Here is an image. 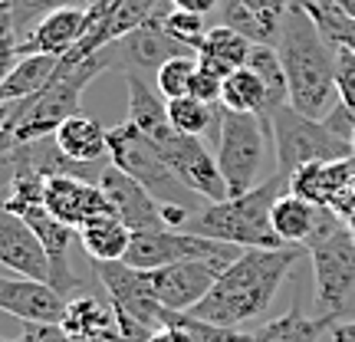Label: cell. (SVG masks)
I'll list each match as a JSON object with an SVG mask.
<instances>
[{"label": "cell", "instance_id": "obj_23", "mask_svg": "<svg viewBox=\"0 0 355 342\" xmlns=\"http://www.w3.org/2000/svg\"><path fill=\"white\" fill-rule=\"evenodd\" d=\"M319 211L322 207H316L313 201H306L293 191H283L270 211L273 234L283 241V247H303L306 250V241L313 237V230L319 224Z\"/></svg>", "mask_w": 355, "mask_h": 342}, {"label": "cell", "instance_id": "obj_47", "mask_svg": "<svg viewBox=\"0 0 355 342\" xmlns=\"http://www.w3.org/2000/svg\"><path fill=\"white\" fill-rule=\"evenodd\" d=\"M92 3H96V0H92Z\"/></svg>", "mask_w": 355, "mask_h": 342}, {"label": "cell", "instance_id": "obj_11", "mask_svg": "<svg viewBox=\"0 0 355 342\" xmlns=\"http://www.w3.org/2000/svg\"><path fill=\"white\" fill-rule=\"evenodd\" d=\"M96 280L102 283V290L109 293V306L119 313H128L139 323L152 326V330H165L168 319L175 309L162 306V300L155 296L148 273L128 266L125 260H112V264H92Z\"/></svg>", "mask_w": 355, "mask_h": 342}, {"label": "cell", "instance_id": "obj_5", "mask_svg": "<svg viewBox=\"0 0 355 342\" xmlns=\"http://www.w3.org/2000/svg\"><path fill=\"white\" fill-rule=\"evenodd\" d=\"M105 73L99 53H92L89 60L73 66H56V76L40 89L37 96H30L24 102H13L10 128L3 135H10L13 142H40L53 139L56 128L63 126L66 119L79 115V102H83V89L96 76Z\"/></svg>", "mask_w": 355, "mask_h": 342}, {"label": "cell", "instance_id": "obj_15", "mask_svg": "<svg viewBox=\"0 0 355 342\" xmlns=\"http://www.w3.org/2000/svg\"><path fill=\"white\" fill-rule=\"evenodd\" d=\"M0 266H7L17 277L50 283V260L40 237L24 217L7 211L3 204H0Z\"/></svg>", "mask_w": 355, "mask_h": 342}, {"label": "cell", "instance_id": "obj_10", "mask_svg": "<svg viewBox=\"0 0 355 342\" xmlns=\"http://www.w3.org/2000/svg\"><path fill=\"white\" fill-rule=\"evenodd\" d=\"M243 250L234 243L207 241L188 230L175 228H145L132 230V243H128L125 264L135 270H162V266L181 264V260H198V257H241Z\"/></svg>", "mask_w": 355, "mask_h": 342}, {"label": "cell", "instance_id": "obj_8", "mask_svg": "<svg viewBox=\"0 0 355 342\" xmlns=\"http://www.w3.org/2000/svg\"><path fill=\"white\" fill-rule=\"evenodd\" d=\"M270 132H273V145H277V171L286 178H293L306 165L339 162V158L355 155L349 142L336 139L322 126V119H309V115L296 112L293 105H283L270 115Z\"/></svg>", "mask_w": 355, "mask_h": 342}, {"label": "cell", "instance_id": "obj_14", "mask_svg": "<svg viewBox=\"0 0 355 342\" xmlns=\"http://www.w3.org/2000/svg\"><path fill=\"white\" fill-rule=\"evenodd\" d=\"M43 204H46V211L56 221H63L66 228H73V230H79L83 224L96 221L102 214H112L99 185H92V181L76 178V175L43 178Z\"/></svg>", "mask_w": 355, "mask_h": 342}, {"label": "cell", "instance_id": "obj_43", "mask_svg": "<svg viewBox=\"0 0 355 342\" xmlns=\"http://www.w3.org/2000/svg\"><path fill=\"white\" fill-rule=\"evenodd\" d=\"M152 342H178V336L171 330H155L152 332Z\"/></svg>", "mask_w": 355, "mask_h": 342}, {"label": "cell", "instance_id": "obj_42", "mask_svg": "<svg viewBox=\"0 0 355 342\" xmlns=\"http://www.w3.org/2000/svg\"><path fill=\"white\" fill-rule=\"evenodd\" d=\"M332 342H355V319H343L332 326Z\"/></svg>", "mask_w": 355, "mask_h": 342}, {"label": "cell", "instance_id": "obj_18", "mask_svg": "<svg viewBox=\"0 0 355 342\" xmlns=\"http://www.w3.org/2000/svg\"><path fill=\"white\" fill-rule=\"evenodd\" d=\"M89 30V7H60V10L46 13L24 40L17 53L30 56V53H46L63 60L69 50H76V43L86 37Z\"/></svg>", "mask_w": 355, "mask_h": 342}, {"label": "cell", "instance_id": "obj_39", "mask_svg": "<svg viewBox=\"0 0 355 342\" xmlns=\"http://www.w3.org/2000/svg\"><path fill=\"white\" fill-rule=\"evenodd\" d=\"M0 342H76V339H69L56 323H24V332L17 339H3L0 336Z\"/></svg>", "mask_w": 355, "mask_h": 342}, {"label": "cell", "instance_id": "obj_44", "mask_svg": "<svg viewBox=\"0 0 355 342\" xmlns=\"http://www.w3.org/2000/svg\"><path fill=\"white\" fill-rule=\"evenodd\" d=\"M336 3H339V7H343L349 17H355V0H336Z\"/></svg>", "mask_w": 355, "mask_h": 342}, {"label": "cell", "instance_id": "obj_38", "mask_svg": "<svg viewBox=\"0 0 355 342\" xmlns=\"http://www.w3.org/2000/svg\"><path fill=\"white\" fill-rule=\"evenodd\" d=\"M220 92H224V79L198 66V73H194V79H191L188 96H194V99L207 102V105H217V102H220Z\"/></svg>", "mask_w": 355, "mask_h": 342}, {"label": "cell", "instance_id": "obj_25", "mask_svg": "<svg viewBox=\"0 0 355 342\" xmlns=\"http://www.w3.org/2000/svg\"><path fill=\"white\" fill-rule=\"evenodd\" d=\"M56 66H60V60H56V56H46V53L20 56V60L13 63V69L7 73V79L0 83V105L24 102V99H30V96H37L40 89L56 76Z\"/></svg>", "mask_w": 355, "mask_h": 342}, {"label": "cell", "instance_id": "obj_30", "mask_svg": "<svg viewBox=\"0 0 355 342\" xmlns=\"http://www.w3.org/2000/svg\"><path fill=\"white\" fill-rule=\"evenodd\" d=\"M296 3L309 13V20L332 46H345L355 53V17H349L336 0H296Z\"/></svg>", "mask_w": 355, "mask_h": 342}, {"label": "cell", "instance_id": "obj_26", "mask_svg": "<svg viewBox=\"0 0 355 342\" xmlns=\"http://www.w3.org/2000/svg\"><path fill=\"white\" fill-rule=\"evenodd\" d=\"M336 326V319L329 316H306L300 306H293L286 316H277L263 323L254 332L250 342H319L322 332H329Z\"/></svg>", "mask_w": 355, "mask_h": 342}, {"label": "cell", "instance_id": "obj_46", "mask_svg": "<svg viewBox=\"0 0 355 342\" xmlns=\"http://www.w3.org/2000/svg\"><path fill=\"white\" fill-rule=\"evenodd\" d=\"M352 148H355V139H352Z\"/></svg>", "mask_w": 355, "mask_h": 342}, {"label": "cell", "instance_id": "obj_20", "mask_svg": "<svg viewBox=\"0 0 355 342\" xmlns=\"http://www.w3.org/2000/svg\"><path fill=\"white\" fill-rule=\"evenodd\" d=\"M60 330L76 342H119L112 306H102L96 296H69Z\"/></svg>", "mask_w": 355, "mask_h": 342}, {"label": "cell", "instance_id": "obj_32", "mask_svg": "<svg viewBox=\"0 0 355 342\" xmlns=\"http://www.w3.org/2000/svg\"><path fill=\"white\" fill-rule=\"evenodd\" d=\"M194 73H198V53L175 56L155 73V89L162 92V99H181V96H188Z\"/></svg>", "mask_w": 355, "mask_h": 342}, {"label": "cell", "instance_id": "obj_33", "mask_svg": "<svg viewBox=\"0 0 355 342\" xmlns=\"http://www.w3.org/2000/svg\"><path fill=\"white\" fill-rule=\"evenodd\" d=\"M92 0H10V17H13V26H17V37L24 40L33 26L46 17V13L60 10V7H89Z\"/></svg>", "mask_w": 355, "mask_h": 342}, {"label": "cell", "instance_id": "obj_13", "mask_svg": "<svg viewBox=\"0 0 355 342\" xmlns=\"http://www.w3.org/2000/svg\"><path fill=\"white\" fill-rule=\"evenodd\" d=\"M162 155L171 165V171L181 178V185L188 191H194L198 198H204V201H224V198H230L224 175L217 168V158L204 148L201 139H191V135L178 132L168 145H162Z\"/></svg>", "mask_w": 355, "mask_h": 342}, {"label": "cell", "instance_id": "obj_1", "mask_svg": "<svg viewBox=\"0 0 355 342\" xmlns=\"http://www.w3.org/2000/svg\"><path fill=\"white\" fill-rule=\"evenodd\" d=\"M303 254V247H250L217 277L211 293L191 309L194 319L241 330L243 323L263 316L270 303L277 300L283 280L293 273V266Z\"/></svg>", "mask_w": 355, "mask_h": 342}, {"label": "cell", "instance_id": "obj_4", "mask_svg": "<svg viewBox=\"0 0 355 342\" xmlns=\"http://www.w3.org/2000/svg\"><path fill=\"white\" fill-rule=\"evenodd\" d=\"M306 254L313 260L319 316L343 323L355 306V234L336 211L322 207Z\"/></svg>", "mask_w": 355, "mask_h": 342}, {"label": "cell", "instance_id": "obj_28", "mask_svg": "<svg viewBox=\"0 0 355 342\" xmlns=\"http://www.w3.org/2000/svg\"><path fill=\"white\" fill-rule=\"evenodd\" d=\"M217 10H220V24L230 26V30H237V33L247 37L250 43H257V46H277L283 20H266V17L250 10L243 0H220Z\"/></svg>", "mask_w": 355, "mask_h": 342}, {"label": "cell", "instance_id": "obj_45", "mask_svg": "<svg viewBox=\"0 0 355 342\" xmlns=\"http://www.w3.org/2000/svg\"><path fill=\"white\" fill-rule=\"evenodd\" d=\"M7 3H10V0H0V7H7Z\"/></svg>", "mask_w": 355, "mask_h": 342}, {"label": "cell", "instance_id": "obj_7", "mask_svg": "<svg viewBox=\"0 0 355 342\" xmlns=\"http://www.w3.org/2000/svg\"><path fill=\"white\" fill-rule=\"evenodd\" d=\"M266 126L260 115L230 112L220 105V128H217V168L224 175L230 198H241L260 185L266 165Z\"/></svg>", "mask_w": 355, "mask_h": 342}, {"label": "cell", "instance_id": "obj_2", "mask_svg": "<svg viewBox=\"0 0 355 342\" xmlns=\"http://www.w3.org/2000/svg\"><path fill=\"white\" fill-rule=\"evenodd\" d=\"M277 53L286 86H290V105L309 119H322L339 99L336 96V46L319 33V26L309 20V13L293 0L283 26H279Z\"/></svg>", "mask_w": 355, "mask_h": 342}, {"label": "cell", "instance_id": "obj_19", "mask_svg": "<svg viewBox=\"0 0 355 342\" xmlns=\"http://www.w3.org/2000/svg\"><path fill=\"white\" fill-rule=\"evenodd\" d=\"M125 89H128V122L139 132H145L158 148L168 145L178 132L171 126V119H168V102H162V92L155 89V83L145 76H125Z\"/></svg>", "mask_w": 355, "mask_h": 342}, {"label": "cell", "instance_id": "obj_12", "mask_svg": "<svg viewBox=\"0 0 355 342\" xmlns=\"http://www.w3.org/2000/svg\"><path fill=\"white\" fill-rule=\"evenodd\" d=\"M234 260L237 257H198V260H181L162 270H145V273L162 306L175 313H191Z\"/></svg>", "mask_w": 355, "mask_h": 342}, {"label": "cell", "instance_id": "obj_3", "mask_svg": "<svg viewBox=\"0 0 355 342\" xmlns=\"http://www.w3.org/2000/svg\"><path fill=\"white\" fill-rule=\"evenodd\" d=\"M283 191H290V178L273 171V175L260 181L254 191H247L241 198H224V201H204V207L188 221V234L207 237V241L234 243L241 250L250 247H266L277 250L283 247L273 224H270V211Z\"/></svg>", "mask_w": 355, "mask_h": 342}, {"label": "cell", "instance_id": "obj_22", "mask_svg": "<svg viewBox=\"0 0 355 342\" xmlns=\"http://www.w3.org/2000/svg\"><path fill=\"white\" fill-rule=\"evenodd\" d=\"M250 53H254V43H250V40L241 37V33L230 30V26L217 24L207 30L201 50H198V66L207 69V73H214V76H220V79H227L234 69L247 66Z\"/></svg>", "mask_w": 355, "mask_h": 342}, {"label": "cell", "instance_id": "obj_6", "mask_svg": "<svg viewBox=\"0 0 355 342\" xmlns=\"http://www.w3.org/2000/svg\"><path fill=\"white\" fill-rule=\"evenodd\" d=\"M109 158H112V165L119 168V171H125L128 178H135L155 201L181 204V207H191V211H201V207H194V198H198V194L181 185V178L171 171V165L165 162L162 148H158L145 132H139L128 119L122 126L109 128Z\"/></svg>", "mask_w": 355, "mask_h": 342}, {"label": "cell", "instance_id": "obj_21", "mask_svg": "<svg viewBox=\"0 0 355 342\" xmlns=\"http://www.w3.org/2000/svg\"><path fill=\"white\" fill-rule=\"evenodd\" d=\"M53 142L76 165H96V162L109 158V128H102L96 119H89L83 112L66 119L63 126L56 128Z\"/></svg>", "mask_w": 355, "mask_h": 342}, {"label": "cell", "instance_id": "obj_41", "mask_svg": "<svg viewBox=\"0 0 355 342\" xmlns=\"http://www.w3.org/2000/svg\"><path fill=\"white\" fill-rule=\"evenodd\" d=\"M171 7H178V10H188V13H201V17H207V13H214L217 7H220V0H168Z\"/></svg>", "mask_w": 355, "mask_h": 342}, {"label": "cell", "instance_id": "obj_36", "mask_svg": "<svg viewBox=\"0 0 355 342\" xmlns=\"http://www.w3.org/2000/svg\"><path fill=\"white\" fill-rule=\"evenodd\" d=\"M336 96L355 109V53L336 46Z\"/></svg>", "mask_w": 355, "mask_h": 342}, {"label": "cell", "instance_id": "obj_35", "mask_svg": "<svg viewBox=\"0 0 355 342\" xmlns=\"http://www.w3.org/2000/svg\"><path fill=\"white\" fill-rule=\"evenodd\" d=\"M17 46H20V37H17V26H13L10 7H0V83L7 79L13 63L20 60Z\"/></svg>", "mask_w": 355, "mask_h": 342}, {"label": "cell", "instance_id": "obj_31", "mask_svg": "<svg viewBox=\"0 0 355 342\" xmlns=\"http://www.w3.org/2000/svg\"><path fill=\"white\" fill-rule=\"evenodd\" d=\"M247 66L263 79V86H266V119L277 112V109L290 105V86H286V73H283L277 46H257L254 43V53H250Z\"/></svg>", "mask_w": 355, "mask_h": 342}, {"label": "cell", "instance_id": "obj_34", "mask_svg": "<svg viewBox=\"0 0 355 342\" xmlns=\"http://www.w3.org/2000/svg\"><path fill=\"white\" fill-rule=\"evenodd\" d=\"M162 26H165L168 33L178 40V43H184L188 50H201L204 37H207V20H204L201 13H188V10H165V17H162Z\"/></svg>", "mask_w": 355, "mask_h": 342}, {"label": "cell", "instance_id": "obj_24", "mask_svg": "<svg viewBox=\"0 0 355 342\" xmlns=\"http://www.w3.org/2000/svg\"><path fill=\"white\" fill-rule=\"evenodd\" d=\"M79 243L92 264H112V260H125L128 243H132V228L122 217L102 214L96 221H89L76 230Z\"/></svg>", "mask_w": 355, "mask_h": 342}, {"label": "cell", "instance_id": "obj_29", "mask_svg": "<svg viewBox=\"0 0 355 342\" xmlns=\"http://www.w3.org/2000/svg\"><path fill=\"white\" fill-rule=\"evenodd\" d=\"M168 102V119L175 132L191 135V139H201L211 135L214 128H220V102L207 105V102L194 99V96H181V99H165Z\"/></svg>", "mask_w": 355, "mask_h": 342}, {"label": "cell", "instance_id": "obj_40", "mask_svg": "<svg viewBox=\"0 0 355 342\" xmlns=\"http://www.w3.org/2000/svg\"><path fill=\"white\" fill-rule=\"evenodd\" d=\"M247 7L254 13H260V17H266V20H283L286 17V10H290L293 0H243Z\"/></svg>", "mask_w": 355, "mask_h": 342}, {"label": "cell", "instance_id": "obj_16", "mask_svg": "<svg viewBox=\"0 0 355 342\" xmlns=\"http://www.w3.org/2000/svg\"><path fill=\"white\" fill-rule=\"evenodd\" d=\"M99 188L109 201V211L115 217H122L132 230H145V228H162V201H155L148 191L141 188L135 178H128L125 171L109 162V168L102 171Z\"/></svg>", "mask_w": 355, "mask_h": 342}, {"label": "cell", "instance_id": "obj_17", "mask_svg": "<svg viewBox=\"0 0 355 342\" xmlns=\"http://www.w3.org/2000/svg\"><path fill=\"white\" fill-rule=\"evenodd\" d=\"M290 191L313 201L316 207L336 211L355 191V155L339 158V162H316V165L300 168L290 178Z\"/></svg>", "mask_w": 355, "mask_h": 342}, {"label": "cell", "instance_id": "obj_27", "mask_svg": "<svg viewBox=\"0 0 355 342\" xmlns=\"http://www.w3.org/2000/svg\"><path fill=\"white\" fill-rule=\"evenodd\" d=\"M220 105L230 109V112L260 115L266 126H270V119H266V86H263V79L257 76L250 66H241V69H234V73L224 79Z\"/></svg>", "mask_w": 355, "mask_h": 342}, {"label": "cell", "instance_id": "obj_9", "mask_svg": "<svg viewBox=\"0 0 355 342\" xmlns=\"http://www.w3.org/2000/svg\"><path fill=\"white\" fill-rule=\"evenodd\" d=\"M162 17H165V7L155 13L148 24H141L139 30H132V33H125L122 40L102 46L99 56H102V63H105V69H119L122 76H145L155 83V73H158L168 60L184 56V53H194L168 33L165 26H162Z\"/></svg>", "mask_w": 355, "mask_h": 342}, {"label": "cell", "instance_id": "obj_37", "mask_svg": "<svg viewBox=\"0 0 355 342\" xmlns=\"http://www.w3.org/2000/svg\"><path fill=\"white\" fill-rule=\"evenodd\" d=\"M322 126L329 128L336 139H343V142L352 145V139H355V109L352 105H345V102H336L329 112L322 115Z\"/></svg>", "mask_w": 355, "mask_h": 342}]
</instances>
